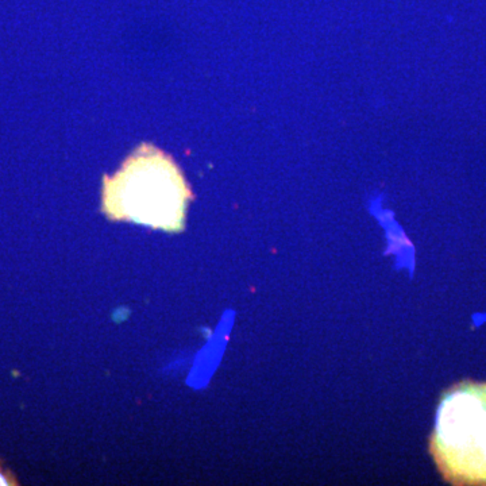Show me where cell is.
<instances>
[{"label":"cell","instance_id":"cell-1","mask_svg":"<svg viewBox=\"0 0 486 486\" xmlns=\"http://www.w3.org/2000/svg\"><path fill=\"white\" fill-rule=\"evenodd\" d=\"M194 194L172 157L142 144L114 177L103 180V211L111 221H129L167 232L184 230Z\"/></svg>","mask_w":486,"mask_h":486},{"label":"cell","instance_id":"cell-2","mask_svg":"<svg viewBox=\"0 0 486 486\" xmlns=\"http://www.w3.org/2000/svg\"><path fill=\"white\" fill-rule=\"evenodd\" d=\"M429 454L446 483L486 486V382L466 380L443 392Z\"/></svg>","mask_w":486,"mask_h":486},{"label":"cell","instance_id":"cell-3","mask_svg":"<svg viewBox=\"0 0 486 486\" xmlns=\"http://www.w3.org/2000/svg\"><path fill=\"white\" fill-rule=\"evenodd\" d=\"M19 483L11 470L6 469L0 460V486H18Z\"/></svg>","mask_w":486,"mask_h":486}]
</instances>
